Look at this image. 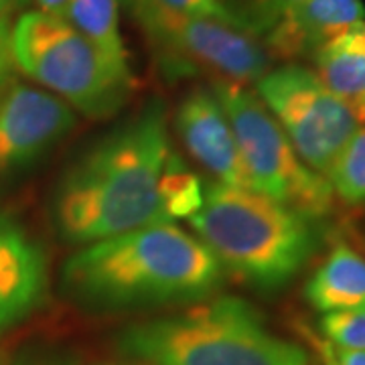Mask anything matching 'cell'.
<instances>
[{
	"instance_id": "cell-8",
	"label": "cell",
	"mask_w": 365,
	"mask_h": 365,
	"mask_svg": "<svg viewBox=\"0 0 365 365\" xmlns=\"http://www.w3.org/2000/svg\"><path fill=\"white\" fill-rule=\"evenodd\" d=\"M254 90L304 165L323 177L361 126L313 69L299 63L272 67L254 83Z\"/></svg>"
},
{
	"instance_id": "cell-19",
	"label": "cell",
	"mask_w": 365,
	"mask_h": 365,
	"mask_svg": "<svg viewBox=\"0 0 365 365\" xmlns=\"http://www.w3.org/2000/svg\"><path fill=\"white\" fill-rule=\"evenodd\" d=\"M158 2L169 6L173 11H177V13L207 16V19H215V21H222V23L240 26L232 11L227 9L225 0H158Z\"/></svg>"
},
{
	"instance_id": "cell-20",
	"label": "cell",
	"mask_w": 365,
	"mask_h": 365,
	"mask_svg": "<svg viewBox=\"0 0 365 365\" xmlns=\"http://www.w3.org/2000/svg\"><path fill=\"white\" fill-rule=\"evenodd\" d=\"M16 63L13 55V23L0 16V96L9 90L16 79Z\"/></svg>"
},
{
	"instance_id": "cell-12",
	"label": "cell",
	"mask_w": 365,
	"mask_h": 365,
	"mask_svg": "<svg viewBox=\"0 0 365 365\" xmlns=\"http://www.w3.org/2000/svg\"><path fill=\"white\" fill-rule=\"evenodd\" d=\"M365 21L361 0H304L262 37L272 59L294 63L313 57L327 41Z\"/></svg>"
},
{
	"instance_id": "cell-10",
	"label": "cell",
	"mask_w": 365,
	"mask_h": 365,
	"mask_svg": "<svg viewBox=\"0 0 365 365\" xmlns=\"http://www.w3.org/2000/svg\"><path fill=\"white\" fill-rule=\"evenodd\" d=\"M187 155L215 182L252 189L232 122L211 88H195L182 98L173 118Z\"/></svg>"
},
{
	"instance_id": "cell-13",
	"label": "cell",
	"mask_w": 365,
	"mask_h": 365,
	"mask_svg": "<svg viewBox=\"0 0 365 365\" xmlns=\"http://www.w3.org/2000/svg\"><path fill=\"white\" fill-rule=\"evenodd\" d=\"M311 59L319 79L365 126V21L327 41Z\"/></svg>"
},
{
	"instance_id": "cell-5",
	"label": "cell",
	"mask_w": 365,
	"mask_h": 365,
	"mask_svg": "<svg viewBox=\"0 0 365 365\" xmlns=\"http://www.w3.org/2000/svg\"><path fill=\"white\" fill-rule=\"evenodd\" d=\"M16 69L90 120H108L128 104L130 69L112 63L66 19L29 11L13 23Z\"/></svg>"
},
{
	"instance_id": "cell-23",
	"label": "cell",
	"mask_w": 365,
	"mask_h": 365,
	"mask_svg": "<svg viewBox=\"0 0 365 365\" xmlns=\"http://www.w3.org/2000/svg\"><path fill=\"white\" fill-rule=\"evenodd\" d=\"M37 11L45 14H51V16H59V19H66V11L69 0H33Z\"/></svg>"
},
{
	"instance_id": "cell-4",
	"label": "cell",
	"mask_w": 365,
	"mask_h": 365,
	"mask_svg": "<svg viewBox=\"0 0 365 365\" xmlns=\"http://www.w3.org/2000/svg\"><path fill=\"white\" fill-rule=\"evenodd\" d=\"M116 349L140 365H309V353L272 333L248 300L230 294L124 327Z\"/></svg>"
},
{
	"instance_id": "cell-11",
	"label": "cell",
	"mask_w": 365,
	"mask_h": 365,
	"mask_svg": "<svg viewBox=\"0 0 365 365\" xmlns=\"http://www.w3.org/2000/svg\"><path fill=\"white\" fill-rule=\"evenodd\" d=\"M49 292V262L23 223L0 211V337L37 313Z\"/></svg>"
},
{
	"instance_id": "cell-7",
	"label": "cell",
	"mask_w": 365,
	"mask_h": 365,
	"mask_svg": "<svg viewBox=\"0 0 365 365\" xmlns=\"http://www.w3.org/2000/svg\"><path fill=\"white\" fill-rule=\"evenodd\" d=\"M209 88L232 122L252 189L314 222L329 217L337 201L329 182L304 165L254 86L211 81Z\"/></svg>"
},
{
	"instance_id": "cell-2",
	"label": "cell",
	"mask_w": 365,
	"mask_h": 365,
	"mask_svg": "<svg viewBox=\"0 0 365 365\" xmlns=\"http://www.w3.org/2000/svg\"><path fill=\"white\" fill-rule=\"evenodd\" d=\"M225 272L191 230L160 223L78 248L61 268V290L83 309L118 313L191 304L217 294Z\"/></svg>"
},
{
	"instance_id": "cell-17",
	"label": "cell",
	"mask_w": 365,
	"mask_h": 365,
	"mask_svg": "<svg viewBox=\"0 0 365 365\" xmlns=\"http://www.w3.org/2000/svg\"><path fill=\"white\" fill-rule=\"evenodd\" d=\"M302 2L304 0H230L225 4L237 25L262 39L280 19H284Z\"/></svg>"
},
{
	"instance_id": "cell-21",
	"label": "cell",
	"mask_w": 365,
	"mask_h": 365,
	"mask_svg": "<svg viewBox=\"0 0 365 365\" xmlns=\"http://www.w3.org/2000/svg\"><path fill=\"white\" fill-rule=\"evenodd\" d=\"M327 365H365V351H357V349H341L335 347L327 341L325 349Z\"/></svg>"
},
{
	"instance_id": "cell-24",
	"label": "cell",
	"mask_w": 365,
	"mask_h": 365,
	"mask_svg": "<svg viewBox=\"0 0 365 365\" xmlns=\"http://www.w3.org/2000/svg\"><path fill=\"white\" fill-rule=\"evenodd\" d=\"M26 4V0H0V16L11 19L14 13H19Z\"/></svg>"
},
{
	"instance_id": "cell-6",
	"label": "cell",
	"mask_w": 365,
	"mask_h": 365,
	"mask_svg": "<svg viewBox=\"0 0 365 365\" xmlns=\"http://www.w3.org/2000/svg\"><path fill=\"white\" fill-rule=\"evenodd\" d=\"M134 23L167 76H207L254 86L274 67L262 39L207 16L177 13L158 0H126Z\"/></svg>"
},
{
	"instance_id": "cell-9",
	"label": "cell",
	"mask_w": 365,
	"mask_h": 365,
	"mask_svg": "<svg viewBox=\"0 0 365 365\" xmlns=\"http://www.w3.org/2000/svg\"><path fill=\"white\" fill-rule=\"evenodd\" d=\"M76 126L71 106L39 86L14 81L0 96V175L29 167Z\"/></svg>"
},
{
	"instance_id": "cell-3",
	"label": "cell",
	"mask_w": 365,
	"mask_h": 365,
	"mask_svg": "<svg viewBox=\"0 0 365 365\" xmlns=\"http://www.w3.org/2000/svg\"><path fill=\"white\" fill-rule=\"evenodd\" d=\"M225 276L260 292L288 287L321 246L319 225L254 189L205 185V199L189 220Z\"/></svg>"
},
{
	"instance_id": "cell-15",
	"label": "cell",
	"mask_w": 365,
	"mask_h": 365,
	"mask_svg": "<svg viewBox=\"0 0 365 365\" xmlns=\"http://www.w3.org/2000/svg\"><path fill=\"white\" fill-rule=\"evenodd\" d=\"M122 0H69L66 21L122 69H130L120 33Z\"/></svg>"
},
{
	"instance_id": "cell-18",
	"label": "cell",
	"mask_w": 365,
	"mask_h": 365,
	"mask_svg": "<svg viewBox=\"0 0 365 365\" xmlns=\"http://www.w3.org/2000/svg\"><path fill=\"white\" fill-rule=\"evenodd\" d=\"M321 333L335 347L365 351V311L323 314Z\"/></svg>"
},
{
	"instance_id": "cell-25",
	"label": "cell",
	"mask_w": 365,
	"mask_h": 365,
	"mask_svg": "<svg viewBox=\"0 0 365 365\" xmlns=\"http://www.w3.org/2000/svg\"><path fill=\"white\" fill-rule=\"evenodd\" d=\"M130 365H140V364H130Z\"/></svg>"
},
{
	"instance_id": "cell-1",
	"label": "cell",
	"mask_w": 365,
	"mask_h": 365,
	"mask_svg": "<svg viewBox=\"0 0 365 365\" xmlns=\"http://www.w3.org/2000/svg\"><path fill=\"white\" fill-rule=\"evenodd\" d=\"M205 185L175 150L167 110L148 102L69 165L53 220L67 244L88 246L130 230L195 215Z\"/></svg>"
},
{
	"instance_id": "cell-16",
	"label": "cell",
	"mask_w": 365,
	"mask_h": 365,
	"mask_svg": "<svg viewBox=\"0 0 365 365\" xmlns=\"http://www.w3.org/2000/svg\"><path fill=\"white\" fill-rule=\"evenodd\" d=\"M325 179L337 201L349 207L365 205V126L343 144Z\"/></svg>"
},
{
	"instance_id": "cell-22",
	"label": "cell",
	"mask_w": 365,
	"mask_h": 365,
	"mask_svg": "<svg viewBox=\"0 0 365 365\" xmlns=\"http://www.w3.org/2000/svg\"><path fill=\"white\" fill-rule=\"evenodd\" d=\"M19 365H79V361L67 351H39L23 357Z\"/></svg>"
},
{
	"instance_id": "cell-14",
	"label": "cell",
	"mask_w": 365,
	"mask_h": 365,
	"mask_svg": "<svg viewBox=\"0 0 365 365\" xmlns=\"http://www.w3.org/2000/svg\"><path fill=\"white\" fill-rule=\"evenodd\" d=\"M304 299L323 314L365 311V258L337 244L304 284Z\"/></svg>"
}]
</instances>
